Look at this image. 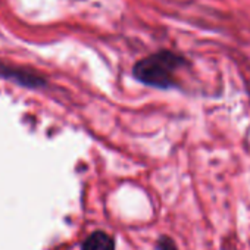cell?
<instances>
[{
	"instance_id": "6da1fadb",
	"label": "cell",
	"mask_w": 250,
	"mask_h": 250,
	"mask_svg": "<svg viewBox=\"0 0 250 250\" xmlns=\"http://www.w3.org/2000/svg\"><path fill=\"white\" fill-rule=\"evenodd\" d=\"M184 66H188L184 56L171 50H159L136 62L133 77L145 85L168 90L178 87L177 72Z\"/></svg>"
},
{
	"instance_id": "7a4b0ae2",
	"label": "cell",
	"mask_w": 250,
	"mask_h": 250,
	"mask_svg": "<svg viewBox=\"0 0 250 250\" xmlns=\"http://www.w3.org/2000/svg\"><path fill=\"white\" fill-rule=\"evenodd\" d=\"M0 77L11 80V81H15V83L25 85V87H31V88L46 85V80L42 75H39L36 71L18 68V66H11L6 63H0Z\"/></svg>"
},
{
	"instance_id": "3957f363",
	"label": "cell",
	"mask_w": 250,
	"mask_h": 250,
	"mask_svg": "<svg viewBox=\"0 0 250 250\" xmlns=\"http://www.w3.org/2000/svg\"><path fill=\"white\" fill-rule=\"evenodd\" d=\"M83 250H115V240L104 231H94L83 243Z\"/></svg>"
},
{
	"instance_id": "277c9868",
	"label": "cell",
	"mask_w": 250,
	"mask_h": 250,
	"mask_svg": "<svg viewBox=\"0 0 250 250\" xmlns=\"http://www.w3.org/2000/svg\"><path fill=\"white\" fill-rule=\"evenodd\" d=\"M158 249L159 250H177V246L174 240L168 235H162L158 241Z\"/></svg>"
}]
</instances>
